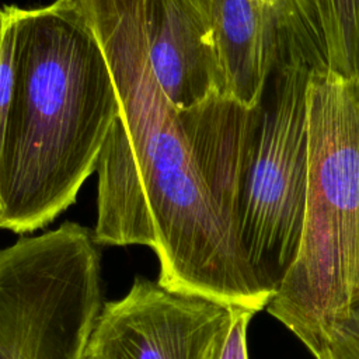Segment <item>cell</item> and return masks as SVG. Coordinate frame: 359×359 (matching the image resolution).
Wrapping results in <instances>:
<instances>
[{"instance_id":"10","label":"cell","mask_w":359,"mask_h":359,"mask_svg":"<svg viewBox=\"0 0 359 359\" xmlns=\"http://www.w3.org/2000/svg\"><path fill=\"white\" fill-rule=\"evenodd\" d=\"M257 311L241 306L231 307V316L216 341L210 359H248L247 330Z\"/></svg>"},{"instance_id":"12","label":"cell","mask_w":359,"mask_h":359,"mask_svg":"<svg viewBox=\"0 0 359 359\" xmlns=\"http://www.w3.org/2000/svg\"><path fill=\"white\" fill-rule=\"evenodd\" d=\"M83 359H109V358L105 353H102L100 349L93 346L88 341V345H87V349L83 355Z\"/></svg>"},{"instance_id":"9","label":"cell","mask_w":359,"mask_h":359,"mask_svg":"<svg viewBox=\"0 0 359 359\" xmlns=\"http://www.w3.org/2000/svg\"><path fill=\"white\" fill-rule=\"evenodd\" d=\"M325 70L359 74V0H311Z\"/></svg>"},{"instance_id":"4","label":"cell","mask_w":359,"mask_h":359,"mask_svg":"<svg viewBox=\"0 0 359 359\" xmlns=\"http://www.w3.org/2000/svg\"><path fill=\"white\" fill-rule=\"evenodd\" d=\"M323 57L285 48L258 105V123L241 182L237 229L261 286L275 294L302 238L307 189V84Z\"/></svg>"},{"instance_id":"3","label":"cell","mask_w":359,"mask_h":359,"mask_svg":"<svg viewBox=\"0 0 359 359\" xmlns=\"http://www.w3.org/2000/svg\"><path fill=\"white\" fill-rule=\"evenodd\" d=\"M359 300V74L314 69L307 84V189L296 258L265 307L323 359Z\"/></svg>"},{"instance_id":"1","label":"cell","mask_w":359,"mask_h":359,"mask_svg":"<svg viewBox=\"0 0 359 359\" xmlns=\"http://www.w3.org/2000/svg\"><path fill=\"white\" fill-rule=\"evenodd\" d=\"M63 1L101 43L119 102L95 167V243L151 248L168 290L264 310L272 293L234 216L245 154L238 107L223 95L189 109L167 100L149 62L143 0Z\"/></svg>"},{"instance_id":"7","label":"cell","mask_w":359,"mask_h":359,"mask_svg":"<svg viewBox=\"0 0 359 359\" xmlns=\"http://www.w3.org/2000/svg\"><path fill=\"white\" fill-rule=\"evenodd\" d=\"M209 7L226 97L247 109L259 105L286 46L304 45L323 56L311 0H209Z\"/></svg>"},{"instance_id":"11","label":"cell","mask_w":359,"mask_h":359,"mask_svg":"<svg viewBox=\"0 0 359 359\" xmlns=\"http://www.w3.org/2000/svg\"><path fill=\"white\" fill-rule=\"evenodd\" d=\"M323 359H359V300L335 325Z\"/></svg>"},{"instance_id":"6","label":"cell","mask_w":359,"mask_h":359,"mask_svg":"<svg viewBox=\"0 0 359 359\" xmlns=\"http://www.w3.org/2000/svg\"><path fill=\"white\" fill-rule=\"evenodd\" d=\"M231 307L136 278L102 304L90 344L109 359H210Z\"/></svg>"},{"instance_id":"8","label":"cell","mask_w":359,"mask_h":359,"mask_svg":"<svg viewBox=\"0 0 359 359\" xmlns=\"http://www.w3.org/2000/svg\"><path fill=\"white\" fill-rule=\"evenodd\" d=\"M151 72L177 109L226 97L209 0H143Z\"/></svg>"},{"instance_id":"2","label":"cell","mask_w":359,"mask_h":359,"mask_svg":"<svg viewBox=\"0 0 359 359\" xmlns=\"http://www.w3.org/2000/svg\"><path fill=\"white\" fill-rule=\"evenodd\" d=\"M119 114L101 43L63 0L15 6L14 86L0 137V229L32 233L74 203Z\"/></svg>"},{"instance_id":"5","label":"cell","mask_w":359,"mask_h":359,"mask_svg":"<svg viewBox=\"0 0 359 359\" xmlns=\"http://www.w3.org/2000/svg\"><path fill=\"white\" fill-rule=\"evenodd\" d=\"M98 247L65 222L0 248V359H83L102 307Z\"/></svg>"}]
</instances>
